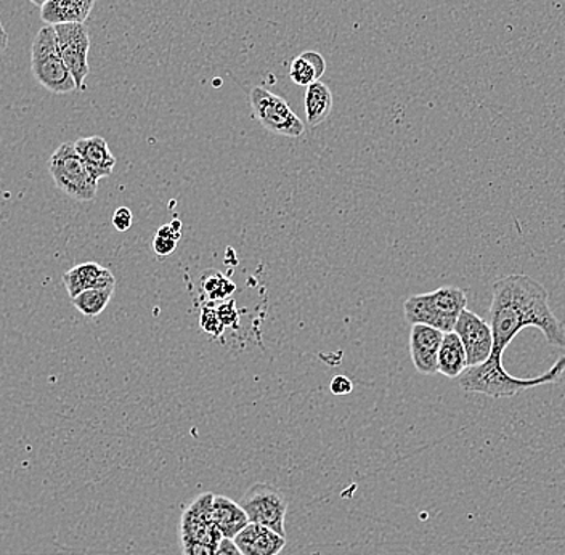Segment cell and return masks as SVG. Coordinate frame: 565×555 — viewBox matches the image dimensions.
<instances>
[{
  "label": "cell",
  "instance_id": "e0dca14e",
  "mask_svg": "<svg viewBox=\"0 0 565 555\" xmlns=\"http://www.w3.org/2000/svg\"><path fill=\"white\" fill-rule=\"evenodd\" d=\"M468 356L457 332H445L439 350V373L448 380H457L468 370Z\"/></svg>",
  "mask_w": 565,
  "mask_h": 555
},
{
  "label": "cell",
  "instance_id": "f546056e",
  "mask_svg": "<svg viewBox=\"0 0 565 555\" xmlns=\"http://www.w3.org/2000/svg\"><path fill=\"white\" fill-rule=\"evenodd\" d=\"M9 47V34H7L6 28H3L2 21H0V55Z\"/></svg>",
  "mask_w": 565,
  "mask_h": 555
},
{
  "label": "cell",
  "instance_id": "4316f807",
  "mask_svg": "<svg viewBox=\"0 0 565 555\" xmlns=\"http://www.w3.org/2000/svg\"><path fill=\"white\" fill-rule=\"evenodd\" d=\"M331 392L333 395H349L353 391L352 381L348 376H335L330 384Z\"/></svg>",
  "mask_w": 565,
  "mask_h": 555
},
{
  "label": "cell",
  "instance_id": "7c38bea8",
  "mask_svg": "<svg viewBox=\"0 0 565 555\" xmlns=\"http://www.w3.org/2000/svg\"><path fill=\"white\" fill-rule=\"evenodd\" d=\"M233 543L245 555H278L285 549L286 538L267 526L249 522Z\"/></svg>",
  "mask_w": 565,
  "mask_h": 555
},
{
  "label": "cell",
  "instance_id": "2e32d148",
  "mask_svg": "<svg viewBox=\"0 0 565 555\" xmlns=\"http://www.w3.org/2000/svg\"><path fill=\"white\" fill-rule=\"evenodd\" d=\"M212 519L215 526L221 530L224 538L233 540L249 523L245 509L224 497V494H214V503H212Z\"/></svg>",
  "mask_w": 565,
  "mask_h": 555
},
{
  "label": "cell",
  "instance_id": "7402d4cb",
  "mask_svg": "<svg viewBox=\"0 0 565 555\" xmlns=\"http://www.w3.org/2000/svg\"><path fill=\"white\" fill-rule=\"evenodd\" d=\"M200 327L201 330L206 332V334L212 335V338H221L225 331V324L222 323L217 310H215L211 303H206V306L203 307V310H201Z\"/></svg>",
  "mask_w": 565,
  "mask_h": 555
},
{
  "label": "cell",
  "instance_id": "d4e9b609",
  "mask_svg": "<svg viewBox=\"0 0 565 555\" xmlns=\"http://www.w3.org/2000/svg\"><path fill=\"white\" fill-rule=\"evenodd\" d=\"M177 242L174 239L164 238V236H154L153 249L159 257H168L175 253Z\"/></svg>",
  "mask_w": 565,
  "mask_h": 555
},
{
  "label": "cell",
  "instance_id": "4fadbf2b",
  "mask_svg": "<svg viewBox=\"0 0 565 555\" xmlns=\"http://www.w3.org/2000/svg\"><path fill=\"white\" fill-rule=\"evenodd\" d=\"M62 279L71 299L79 296L81 292L87 291V289L116 286V278L111 270L102 267L97 262L76 265V267L66 271Z\"/></svg>",
  "mask_w": 565,
  "mask_h": 555
},
{
  "label": "cell",
  "instance_id": "5bb4252c",
  "mask_svg": "<svg viewBox=\"0 0 565 555\" xmlns=\"http://www.w3.org/2000/svg\"><path fill=\"white\" fill-rule=\"evenodd\" d=\"M74 148L94 179H105L115 171L116 158L113 157L108 141L104 137H83L74 141Z\"/></svg>",
  "mask_w": 565,
  "mask_h": 555
},
{
  "label": "cell",
  "instance_id": "5b68a950",
  "mask_svg": "<svg viewBox=\"0 0 565 555\" xmlns=\"http://www.w3.org/2000/svg\"><path fill=\"white\" fill-rule=\"evenodd\" d=\"M49 172L55 185L76 201H92L97 196L98 180L88 172L74 143H63L53 151Z\"/></svg>",
  "mask_w": 565,
  "mask_h": 555
},
{
  "label": "cell",
  "instance_id": "3957f363",
  "mask_svg": "<svg viewBox=\"0 0 565 555\" xmlns=\"http://www.w3.org/2000/svg\"><path fill=\"white\" fill-rule=\"evenodd\" d=\"M468 297L462 289L444 286L427 295L408 297L404 303L405 320L409 324H426L441 332L455 330L459 314L466 309Z\"/></svg>",
  "mask_w": 565,
  "mask_h": 555
},
{
  "label": "cell",
  "instance_id": "d6986e66",
  "mask_svg": "<svg viewBox=\"0 0 565 555\" xmlns=\"http://www.w3.org/2000/svg\"><path fill=\"white\" fill-rule=\"evenodd\" d=\"M324 71H327V62L323 55L316 51H307L292 60L289 77L296 86L309 87L310 84L321 79Z\"/></svg>",
  "mask_w": 565,
  "mask_h": 555
},
{
  "label": "cell",
  "instance_id": "ffe728a7",
  "mask_svg": "<svg viewBox=\"0 0 565 555\" xmlns=\"http://www.w3.org/2000/svg\"><path fill=\"white\" fill-rule=\"evenodd\" d=\"M115 289L116 286L87 289V291L81 292L79 296L73 297L71 303H73L74 309L83 313L84 317L95 318L104 313V310L108 307L109 300H111L113 295H115Z\"/></svg>",
  "mask_w": 565,
  "mask_h": 555
},
{
  "label": "cell",
  "instance_id": "cb8c5ba5",
  "mask_svg": "<svg viewBox=\"0 0 565 555\" xmlns=\"http://www.w3.org/2000/svg\"><path fill=\"white\" fill-rule=\"evenodd\" d=\"M134 215L132 211L129 207H118L113 214V226H115L118 232H127L132 226Z\"/></svg>",
  "mask_w": 565,
  "mask_h": 555
},
{
  "label": "cell",
  "instance_id": "277c9868",
  "mask_svg": "<svg viewBox=\"0 0 565 555\" xmlns=\"http://www.w3.org/2000/svg\"><path fill=\"white\" fill-rule=\"evenodd\" d=\"M31 70L35 81L52 94L65 95L77 90L76 83L60 53L55 28L51 24L35 34L31 47Z\"/></svg>",
  "mask_w": 565,
  "mask_h": 555
},
{
  "label": "cell",
  "instance_id": "83f0119b",
  "mask_svg": "<svg viewBox=\"0 0 565 555\" xmlns=\"http://www.w3.org/2000/svg\"><path fill=\"white\" fill-rule=\"evenodd\" d=\"M158 236H164V238L174 239L179 243V239L182 238V224H180V221H174L171 224L162 225L158 230Z\"/></svg>",
  "mask_w": 565,
  "mask_h": 555
},
{
  "label": "cell",
  "instance_id": "8992f818",
  "mask_svg": "<svg viewBox=\"0 0 565 555\" xmlns=\"http://www.w3.org/2000/svg\"><path fill=\"white\" fill-rule=\"evenodd\" d=\"M250 111L264 129L275 136L298 139L306 132L303 122L280 95L263 86L254 87L249 94Z\"/></svg>",
  "mask_w": 565,
  "mask_h": 555
},
{
  "label": "cell",
  "instance_id": "f1b7e54d",
  "mask_svg": "<svg viewBox=\"0 0 565 555\" xmlns=\"http://www.w3.org/2000/svg\"><path fill=\"white\" fill-rule=\"evenodd\" d=\"M215 555H245L242 551L238 549L233 540L224 538L221 541V544L217 546V551H215Z\"/></svg>",
  "mask_w": 565,
  "mask_h": 555
},
{
  "label": "cell",
  "instance_id": "9a60e30c",
  "mask_svg": "<svg viewBox=\"0 0 565 555\" xmlns=\"http://www.w3.org/2000/svg\"><path fill=\"white\" fill-rule=\"evenodd\" d=\"M95 0H47L42 6L41 18L51 26L84 23L94 10Z\"/></svg>",
  "mask_w": 565,
  "mask_h": 555
},
{
  "label": "cell",
  "instance_id": "ba28073f",
  "mask_svg": "<svg viewBox=\"0 0 565 555\" xmlns=\"http://www.w3.org/2000/svg\"><path fill=\"white\" fill-rule=\"evenodd\" d=\"M55 33L63 62L70 70L77 90L86 88V79L90 73L88 51H90V34L86 23L56 24Z\"/></svg>",
  "mask_w": 565,
  "mask_h": 555
},
{
  "label": "cell",
  "instance_id": "30bf717a",
  "mask_svg": "<svg viewBox=\"0 0 565 555\" xmlns=\"http://www.w3.org/2000/svg\"><path fill=\"white\" fill-rule=\"evenodd\" d=\"M454 331L461 339L462 348H465L466 356H468L469 367L482 365L492 355V328L479 314L468 309L462 310Z\"/></svg>",
  "mask_w": 565,
  "mask_h": 555
},
{
  "label": "cell",
  "instance_id": "52a82bcc",
  "mask_svg": "<svg viewBox=\"0 0 565 555\" xmlns=\"http://www.w3.org/2000/svg\"><path fill=\"white\" fill-rule=\"evenodd\" d=\"M239 505L245 509L249 522L259 523L286 536L285 519L288 512V498L280 488L268 483H254L243 494Z\"/></svg>",
  "mask_w": 565,
  "mask_h": 555
},
{
  "label": "cell",
  "instance_id": "4dcf8cb0",
  "mask_svg": "<svg viewBox=\"0 0 565 555\" xmlns=\"http://www.w3.org/2000/svg\"><path fill=\"white\" fill-rule=\"evenodd\" d=\"M31 2H33L34 6L41 7L42 9V6H44V3L47 2V0H31Z\"/></svg>",
  "mask_w": 565,
  "mask_h": 555
},
{
  "label": "cell",
  "instance_id": "9c48e42d",
  "mask_svg": "<svg viewBox=\"0 0 565 555\" xmlns=\"http://www.w3.org/2000/svg\"><path fill=\"white\" fill-rule=\"evenodd\" d=\"M212 503H214V494H200L183 511L182 521H180L182 543H203L212 546L221 544L224 535L212 519Z\"/></svg>",
  "mask_w": 565,
  "mask_h": 555
},
{
  "label": "cell",
  "instance_id": "484cf974",
  "mask_svg": "<svg viewBox=\"0 0 565 555\" xmlns=\"http://www.w3.org/2000/svg\"><path fill=\"white\" fill-rule=\"evenodd\" d=\"M183 555H215L217 546L203 543H182Z\"/></svg>",
  "mask_w": 565,
  "mask_h": 555
},
{
  "label": "cell",
  "instance_id": "ac0fdd59",
  "mask_svg": "<svg viewBox=\"0 0 565 555\" xmlns=\"http://www.w3.org/2000/svg\"><path fill=\"white\" fill-rule=\"evenodd\" d=\"M303 109H306L307 124L312 127L320 126L333 111V92L321 81L310 84L303 94Z\"/></svg>",
  "mask_w": 565,
  "mask_h": 555
},
{
  "label": "cell",
  "instance_id": "44dd1931",
  "mask_svg": "<svg viewBox=\"0 0 565 555\" xmlns=\"http://www.w3.org/2000/svg\"><path fill=\"white\" fill-rule=\"evenodd\" d=\"M235 291V282L224 277V275L218 274V271L211 270L204 274L203 292L204 296L207 297V300H210V303L224 302V300L230 299Z\"/></svg>",
  "mask_w": 565,
  "mask_h": 555
},
{
  "label": "cell",
  "instance_id": "8fae6325",
  "mask_svg": "<svg viewBox=\"0 0 565 555\" xmlns=\"http://www.w3.org/2000/svg\"><path fill=\"white\" fill-rule=\"evenodd\" d=\"M444 334L426 324H413L409 331V355L416 371L424 376L439 373V350Z\"/></svg>",
  "mask_w": 565,
  "mask_h": 555
},
{
  "label": "cell",
  "instance_id": "7a4b0ae2",
  "mask_svg": "<svg viewBox=\"0 0 565 555\" xmlns=\"http://www.w3.org/2000/svg\"><path fill=\"white\" fill-rule=\"evenodd\" d=\"M564 373L565 356H561L553 367L547 370L542 376L530 377V380L511 376L504 370L503 362L487 360L482 365L468 367L458 380L462 391L469 392V394H483L492 398H508L515 397V395L529 391V388L542 387V385L559 382Z\"/></svg>",
  "mask_w": 565,
  "mask_h": 555
},
{
  "label": "cell",
  "instance_id": "603a6c76",
  "mask_svg": "<svg viewBox=\"0 0 565 555\" xmlns=\"http://www.w3.org/2000/svg\"><path fill=\"white\" fill-rule=\"evenodd\" d=\"M215 310H217L218 317H221L225 328L236 327V324H238L239 313L232 299L224 300L221 306L215 307Z\"/></svg>",
  "mask_w": 565,
  "mask_h": 555
},
{
  "label": "cell",
  "instance_id": "6da1fadb",
  "mask_svg": "<svg viewBox=\"0 0 565 555\" xmlns=\"http://www.w3.org/2000/svg\"><path fill=\"white\" fill-rule=\"evenodd\" d=\"M493 350L489 360L503 362L504 350L527 328L543 332L547 344L565 348V327L550 307V292L527 275H510L493 285L490 306Z\"/></svg>",
  "mask_w": 565,
  "mask_h": 555
}]
</instances>
